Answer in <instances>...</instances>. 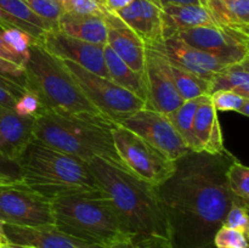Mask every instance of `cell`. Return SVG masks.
Masks as SVG:
<instances>
[{"label": "cell", "instance_id": "1", "mask_svg": "<svg viewBox=\"0 0 249 248\" xmlns=\"http://www.w3.org/2000/svg\"><path fill=\"white\" fill-rule=\"evenodd\" d=\"M235 156L190 151L175 160L173 174L155 186L173 248H214V235L235 203L246 204L231 192L226 172Z\"/></svg>", "mask_w": 249, "mask_h": 248}, {"label": "cell", "instance_id": "2", "mask_svg": "<svg viewBox=\"0 0 249 248\" xmlns=\"http://www.w3.org/2000/svg\"><path fill=\"white\" fill-rule=\"evenodd\" d=\"M88 164L129 236H158L168 240L167 223L155 186L104 158L95 157Z\"/></svg>", "mask_w": 249, "mask_h": 248}, {"label": "cell", "instance_id": "3", "mask_svg": "<svg viewBox=\"0 0 249 248\" xmlns=\"http://www.w3.org/2000/svg\"><path fill=\"white\" fill-rule=\"evenodd\" d=\"M21 182L45 198L100 190L89 164L32 139L17 159Z\"/></svg>", "mask_w": 249, "mask_h": 248}, {"label": "cell", "instance_id": "4", "mask_svg": "<svg viewBox=\"0 0 249 248\" xmlns=\"http://www.w3.org/2000/svg\"><path fill=\"white\" fill-rule=\"evenodd\" d=\"M24 89L38 97L43 109L114 124L88 100L62 61L36 41L24 65Z\"/></svg>", "mask_w": 249, "mask_h": 248}, {"label": "cell", "instance_id": "5", "mask_svg": "<svg viewBox=\"0 0 249 248\" xmlns=\"http://www.w3.org/2000/svg\"><path fill=\"white\" fill-rule=\"evenodd\" d=\"M113 125L41 109L33 119V139L85 162L99 157L124 167L114 148L111 133Z\"/></svg>", "mask_w": 249, "mask_h": 248}, {"label": "cell", "instance_id": "6", "mask_svg": "<svg viewBox=\"0 0 249 248\" xmlns=\"http://www.w3.org/2000/svg\"><path fill=\"white\" fill-rule=\"evenodd\" d=\"M51 203L53 225L67 235L106 248L131 237L101 190L58 197Z\"/></svg>", "mask_w": 249, "mask_h": 248}, {"label": "cell", "instance_id": "7", "mask_svg": "<svg viewBox=\"0 0 249 248\" xmlns=\"http://www.w3.org/2000/svg\"><path fill=\"white\" fill-rule=\"evenodd\" d=\"M114 148L124 167L142 181L157 186L173 174L175 160L123 125L112 126Z\"/></svg>", "mask_w": 249, "mask_h": 248}, {"label": "cell", "instance_id": "8", "mask_svg": "<svg viewBox=\"0 0 249 248\" xmlns=\"http://www.w3.org/2000/svg\"><path fill=\"white\" fill-rule=\"evenodd\" d=\"M90 102L114 124L145 107V101L108 78L61 60Z\"/></svg>", "mask_w": 249, "mask_h": 248}, {"label": "cell", "instance_id": "9", "mask_svg": "<svg viewBox=\"0 0 249 248\" xmlns=\"http://www.w3.org/2000/svg\"><path fill=\"white\" fill-rule=\"evenodd\" d=\"M0 221L18 226L53 225V203L22 182L1 185Z\"/></svg>", "mask_w": 249, "mask_h": 248}, {"label": "cell", "instance_id": "10", "mask_svg": "<svg viewBox=\"0 0 249 248\" xmlns=\"http://www.w3.org/2000/svg\"><path fill=\"white\" fill-rule=\"evenodd\" d=\"M172 36L211 53L224 65L242 62L249 58V32L221 26H203L180 31Z\"/></svg>", "mask_w": 249, "mask_h": 248}, {"label": "cell", "instance_id": "11", "mask_svg": "<svg viewBox=\"0 0 249 248\" xmlns=\"http://www.w3.org/2000/svg\"><path fill=\"white\" fill-rule=\"evenodd\" d=\"M117 124L135 133L172 160L179 159L191 151L175 130L167 114L155 109L143 107L121 119Z\"/></svg>", "mask_w": 249, "mask_h": 248}, {"label": "cell", "instance_id": "12", "mask_svg": "<svg viewBox=\"0 0 249 248\" xmlns=\"http://www.w3.org/2000/svg\"><path fill=\"white\" fill-rule=\"evenodd\" d=\"M143 78L146 88L145 108L168 114L184 102L175 88L169 61L160 48L146 46Z\"/></svg>", "mask_w": 249, "mask_h": 248}, {"label": "cell", "instance_id": "13", "mask_svg": "<svg viewBox=\"0 0 249 248\" xmlns=\"http://www.w3.org/2000/svg\"><path fill=\"white\" fill-rule=\"evenodd\" d=\"M40 44L55 57L71 61L87 71L109 79L102 45L87 43L58 31L46 32Z\"/></svg>", "mask_w": 249, "mask_h": 248}, {"label": "cell", "instance_id": "14", "mask_svg": "<svg viewBox=\"0 0 249 248\" xmlns=\"http://www.w3.org/2000/svg\"><path fill=\"white\" fill-rule=\"evenodd\" d=\"M10 243L27 248H106L67 235L55 225L18 226L2 224Z\"/></svg>", "mask_w": 249, "mask_h": 248}, {"label": "cell", "instance_id": "15", "mask_svg": "<svg viewBox=\"0 0 249 248\" xmlns=\"http://www.w3.org/2000/svg\"><path fill=\"white\" fill-rule=\"evenodd\" d=\"M114 15L135 32L146 46L160 45L164 40L160 5L153 0H133Z\"/></svg>", "mask_w": 249, "mask_h": 248}, {"label": "cell", "instance_id": "16", "mask_svg": "<svg viewBox=\"0 0 249 248\" xmlns=\"http://www.w3.org/2000/svg\"><path fill=\"white\" fill-rule=\"evenodd\" d=\"M156 48H160L172 63L195 73L208 82L218 71L228 66L211 53L192 48L177 36L165 38L163 43Z\"/></svg>", "mask_w": 249, "mask_h": 248}, {"label": "cell", "instance_id": "17", "mask_svg": "<svg viewBox=\"0 0 249 248\" xmlns=\"http://www.w3.org/2000/svg\"><path fill=\"white\" fill-rule=\"evenodd\" d=\"M105 19L107 24L106 45L131 70L142 73L146 53L143 41L114 14L107 12Z\"/></svg>", "mask_w": 249, "mask_h": 248}, {"label": "cell", "instance_id": "18", "mask_svg": "<svg viewBox=\"0 0 249 248\" xmlns=\"http://www.w3.org/2000/svg\"><path fill=\"white\" fill-rule=\"evenodd\" d=\"M33 119L19 117L12 108L0 106V155L17 162L33 139Z\"/></svg>", "mask_w": 249, "mask_h": 248}, {"label": "cell", "instance_id": "19", "mask_svg": "<svg viewBox=\"0 0 249 248\" xmlns=\"http://www.w3.org/2000/svg\"><path fill=\"white\" fill-rule=\"evenodd\" d=\"M163 38H169L185 29L203 26H216L213 17L203 5H160Z\"/></svg>", "mask_w": 249, "mask_h": 248}, {"label": "cell", "instance_id": "20", "mask_svg": "<svg viewBox=\"0 0 249 248\" xmlns=\"http://www.w3.org/2000/svg\"><path fill=\"white\" fill-rule=\"evenodd\" d=\"M0 28H16L41 43L53 29L29 10L24 0H0Z\"/></svg>", "mask_w": 249, "mask_h": 248}, {"label": "cell", "instance_id": "21", "mask_svg": "<svg viewBox=\"0 0 249 248\" xmlns=\"http://www.w3.org/2000/svg\"><path fill=\"white\" fill-rule=\"evenodd\" d=\"M194 131L201 151L215 155L225 150L218 112L211 104L209 95L195 113Z\"/></svg>", "mask_w": 249, "mask_h": 248}, {"label": "cell", "instance_id": "22", "mask_svg": "<svg viewBox=\"0 0 249 248\" xmlns=\"http://www.w3.org/2000/svg\"><path fill=\"white\" fill-rule=\"evenodd\" d=\"M56 31L87 43L102 46L107 44L106 19L101 16L62 14Z\"/></svg>", "mask_w": 249, "mask_h": 248}, {"label": "cell", "instance_id": "23", "mask_svg": "<svg viewBox=\"0 0 249 248\" xmlns=\"http://www.w3.org/2000/svg\"><path fill=\"white\" fill-rule=\"evenodd\" d=\"M203 6L216 26L248 32L249 0H207Z\"/></svg>", "mask_w": 249, "mask_h": 248}, {"label": "cell", "instance_id": "24", "mask_svg": "<svg viewBox=\"0 0 249 248\" xmlns=\"http://www.w3.org/2000/svg\"><path fill=\"white\" fill-rule=\"evenodd\" d=\"M104 57L108 71L109 79L119 87L133 92L138 97L146 101V88L143 72L139 73L131 70L124 61H122L107 45L104 46Z\"/></svg>", "mask_w": 249, "mask_h": 248}, {"label": "cell", "instance_id": "25", "mask_svg": "<svg viewBox=\"0 0 249 248\" xmlns=\"http://www.w3.org/2000/svg\"><path fill=\"white\" fill-rule=\"evenodd\" d=\"M249 58L231 63L215 73L209 80V95L220 90L237 92L249 97Z\"/></svg>", "mask_w": 249, "mask_h": 248}, {"label": "cell", "instance_id": "26", "mask_svg": "<svg viewBox=\"0 0 249 248\" xmlns=\"http://www.w3.org/2000/svg\"><path fill=\"white\" fill-rule=\"evenodd\" d=\"M208 95L184 101L178 108H175L174 111L167 114L170 123L173 124V126L178 131V134L181 136V139L186 143L187 147L191 151H195V152H199L201 151L198 141H197L194 131L195 113H196L198 106L203 102V100Z\"/></svg>", "mask_w": 249, "mask_h": 248}, {"label": "cell", "instance_id": "27", "mask_svg": "<svg viewBox=\"0 0 249 248\" xmlns=\"http://www.w3.org/2000/svg\"><path fill=\"white\" fill-rule=\"evenodd\" d=\"M0 40L4 50V57L24 67L28 60L29 49L36 40L16 28H2L0 32Z\"/></svg>", "mask_w": 249, "mask_h": 248}, {"label": "cell", "instance_id": "28", "mask_svg": "<svg viewBox=\"0 0 249 248\" xmlns=\"http://www.w3.org/2000/svg\"><path fill=\"white\" fill-rule=\"evenodd\" d=\"M169 61V60H168ZM170 72H172L173 80H174L175 88L179 92L182 101L197 99V97L209 95V82L198 77L195 73L179 67L169 61Z\"/></svg>", "mask_w": 249, "mask_h": 248}, {"label": "cell", "instance_id": "29", "mask_svg": "<svg viewBox=\"0 0 249 248\" xmlns=\"http://www.w3.org/2000/svg\"><path fill=\"white\" fill-rule=\"evenodd\" d=\"M211 104L216 112H237L242 116H249V97L228 90H220L209 95Z\"/></svg>", "mask_w": 249, "mask_h": 248}, {"label": "cell", "instance_id": "30", "mask_svg": "<svg viewBox=\"0 0 249 248\" xmlns=\"http://www.w3.org/2000/svg\"><path fill=\"white\" fill-rule=\"evenodd\" d=\"M229 189L235 196L249 203V168L236 158L226 172Z\"/></svg>", "mask_w": 249, "mask_h": 248}, {"label": "cell", "instance_id": "31", "mask_svg": "<svg viewBox=\"0 0 249 248\" xmlns=\"http://www.w3.org/2000/svg\"><path fill=\"white\" fill-rule=\"evenodd\" d=\"M27 6L39 18L49 24L53 31L57 29V23L62 16V10L53 0H24Z\"/></svg>", "mask_w": 249, "mask_h": 248}, {"label": "cell", "instance_id": "32", "mask_svg": "<svg viewBox=\"0 0 249 248\" xmlns=\"http://www.w3.org/2000/svg\"><path fill=\"white\" fill-rule=\"evenodd\" d=\"M57 2L63 14L95 15L106 16L107 11L100 0H53Z\"/></svg>", "mask_w": 249, "mask_h": 248}, {"label": "cell", "instance_id": "33", "mask_svg": "<svg viewBox=\"0 0 249 248\" xmlns=\"http://www.w3.org/2000/svg\"><path fill=\"white\" fill-rule=\"evenodd\" d=\"M214 248H248V236L235 229L220 226L214 235Z\"/></svg>", "mask_w": 249, "mask_h": 248}, {"label": "cell", "instance_id": "34", "mask_svg": "<svg viewBox=\"0 0 249 248\" xmlns=\"http://www.w3.org/2000/svg\"><path fill=\"white\" fill-rule=\"evenodd\" d=\"M108 248H173L169 240L158 236H131Z\"/></svg>", "mask_w": 249, "mask_h": 248}, {"label": "cell", "instance_id": "35", "mask_svg": "<svg viewBox=\"0 0 249 248\" xmlns=\"http://www.w3.org/2000/svg\"><path fill=\"white\" fill-rule=\"evenodd\" d=\"M221 226L235 229V230H238L245 233L246 236H249L248 206L240 203L232 204L228 213H226V216Z\"/></svg>", "mask_w": 249, "mask_h": 248}, {"label": "cell", "instance_id": "36", "mask_svg": "<svg viewBox=\"0 0 249 248\" xmlns=\"http://www.w3.org/2000/svg\"><path fill=\"white\" fill-rule=\"evenodd\" d=\"M12 109L19 117H23V118H36V114L43 109V107H41L39 99L33 92L26 91L16 100Z\"/></svg>", "mask_w": 249, "mask_h": 248}, {"label": "cell", "instance_id": "37", "mask_svg": "<svg viewBox=\"0 0 249 248\" xmlns=\"http://www.w3.org/2000/svg\"><path fill=\"white\" fill-rule=\"evenodd\" d=\"M21 182V169L18 163L0 155V186Z\"/></svg>", "mask_w": 249, "mask_h": 248}, {"label": "cell", "instance_id": "38", "mask_svg": "<svg viewBox=\"0 0 249 248\" xmlns=\"http://www.w3.org/2000/svg\"><path fill=\"white\" fill-rule=\"evenodd\" d=\"M0 87H1L2 89L6 90V91H9L10 94L14 95L16 99H18L22 94H24V92H26V90H24L23 88L19 87V85H17V84H15V83H12L11 80L6 79V78L2 77L1 74H0Z\"/></svg>", "mask_w": 249, "mask_h": 248}, {"label": "cell", "instance_id": "39", "mask_svg": "<svg viewBox=\"0 0 249 248\" xmlns=\"http://www.w3.org/2000/svg\"><path fill=\"white\" fill-rule=\"evenodd\" d=\"M130 2H133V0H104L102 5L107 12L116 14V12L121 11L124 7L128 6Z\"/></svg>", "mask_w": 249, "mask_h": 248}, {"label": "cell", "instance_id": "40", "mask_svg": "<svg viewBox=\"0 0 249 248\" xmlns=\"http://www.w3.org/2000/svg\"><path fill=\"white\" fill-rule=\"evenodd\" d=\"M16 97L5 89L0 87V106H5L7 108H14L15 102H16Z\"/></svg>", "mask_w": 249, "mask_h": 248}, {"label": "cell", "instance_id": "41", "mask_svg": "<svg viewBox=\"0 0 249 248\" xmlns=\"http://www.w3.org/2000/svg\"><path fill=\"white\" fill-rule=\"evenodd\" d=\"M160 5H184V4H196L202 5L199 0H153Z\"/></svg>", "mask_w": 249, "mask_h": 248}, {"label": "cell", "instance_id": "42", "mask_svg": "<svg viewBox=\"0 0 249 248\" xmlns=\"http://www.w3.org/2000/svg\"><path fill=\"white\" fill-rule=\"evenodd\" d=\"M9 242V240H7L6 235H5L4 232V228H2V223L0 221V247H2V246L7 245Z\"/></svg>", "mask_w": 249, "mask_h": 248}, {"label": "cell", "instance_id": "43", "mask_svg": "<svg viewBox=\"0 0 249 248\" xmlns=\"http://www.w3.org/2000/svg\"><path fill=\"white\" fill-rule=\"evenodd\" d=\"M0 248H27V247H23V246L12 245V243H7V245L2 246V247H0Z\"/></svg>", "mask_w": 249, "mask_h": 248}, {"label": "cell", "instance_id": "44", "mask_svg": "<svg viewBox=\"0 0 249 248\" xmlns=\"http://www.w3.org/2000/svg\"><path fill=\"white\" fill-rule=\"evenodd\" d=\"M2 28H0V32H1ZM0 56L4 57V50H2V45H1V40H0ZM5 58V57H4Z\"/></svg>", "mask_w": 249, "mask_h": 248}, {"label": "cell", "instance_id": "45", "mask_svg": "<svg viewBox=\"0 0 249 248\" xmlns=\"http://www.w3.org/2000/svg\"><path fill=\"white\" fill-rule=\"evenodd\" d=\"M199 1H201V4H202V5H204V2H206L207 0H199Z\"/></svg>", "mask_w": 249, "mask_h": 248}, {"label": "cell", "instance_id": "46", "mask_svg": "<svg viewBox=\"0 0 249 248\" xmlns=\"http://www.w3.org/2000/svg\"><path fill=\"white\" fill-rule=\"evenodd\" d=\"M100 1H101V2H102V1H104V0H100Z\"/></svg>", "mask_w": 249, "mask_h": 248}]
</instances>
